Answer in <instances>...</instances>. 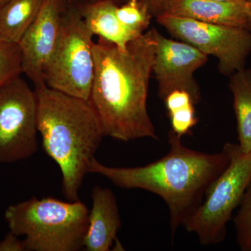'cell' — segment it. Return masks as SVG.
Returning a JSON list of instances; mask_svg holds the SVG:
<instances>
[{
  "mask_svg": "<svg viewBox=\"0 0 251 251\" xmlns=\"http://www.w3.org/2000/svg\"><path fill=\"white\" fill-rule=\"evenodd\" d=\"M156 17L157 22L178 40L194 46L207 56L215 57L222 75L229 76L245 68L251 52L249 31L171 15L160 14Z\"/></svg>",
  "mask_w": 251,
  "mask_h": 251,
  "instance_id": "7",
  "label": "cell"
},
{
  "mask_svg": "<svg viewBox=\"0 0 251 251\" xmlns=\"http://www.w3.org/2000/svg\"><path fill=\"white\" fill-rule=\"evenodd\" d=\"M230 161L208 190L204 201L183 224L197 235L203 246L224 242L227 224L251 183V152L244 153L236 144L226 143Z\"/></svg>",
  "mask_w": 251,
  "mask_h": 251,
  "instance_id": "6",
  "label": "cell"
},
{
  "mask_svg": "<svg viewBox=\"0 0 251 251\" xmlns=\"http://www.w3.org/2000/svg\"><path fill=\"white\" fill-rule=\"evenodd\" d=\"M156 47L153 73L158 84V96L163 100L175 90L186 91L195 103L201 101L200 86L193 74L208 61L209 56L194 46L162 35L155 29Z\"/></svg>",
  "mask_w": 251,
  "mask_h": 251,
  "instance_id": "9",
  "label": "cell"
},
{
  "mask_svg": "<svg viewBox=\"0 0 251 251\" xmlns=\"http://www.w3.org/2000/svg\"><path fill=\"white\" fill-rule=\"evenodd\" d=\"M218 1H234V0H218Z\"/></svg>",
  "mask_w": 251,
  "mask_h": 251,
  "instance_id": "24",
  "label": "cell"
},
{
  "mask_svg": "<svg viewBox=\"0 0 251 251\" xmlns=\"http://www.w3.org/2000/svg\"><path fill=\"white\" fill-rule=\"evenodd\" d=\"M92 206L89 212L88 227L84 240L87 251H109L121 227L122 221L116 198L108 188L94 186Z\"/></svg>",
  "mask_w": 251,
  "mask_h": 251,
  "instance_id": "12",
  "label": "cell"
},
{
  "mask_svg": "<svg viewBox=\"0 0 251 251\" xmlns=\"http://www.w3.org/2000/svg\"><path fill=\"white\" fill-rule=\"evenodd\" d=\"M89 212L80 200L32 197L10 205L4 218L11 232L24 236L27 251H78L83 249Z\"/></svg>",
  "mask_w": 251,
  "mask_h": 251,
  "instance_id": "4",
  "label": "cell"
},
{
  "mask_svg": "<svg viewBox=\"0 0 251 251\" xmlns=\"http://www.w3.org/2000/svg\"><path fill=\"white\" fill-rule=\"evenodd\" d=\"M0 251H27L24 241L19 236L9 231L2 240L0 241Z\"/></svg>",
  "mask_w": 251,
  "mask_h": 251,
  "instance_id": "21",
  "label": "cell"
},
{
  "mask_svg": "<svg viewBox=\"0 0 251 251\" xmlns=\"http://www.w3.org/2000/svg\"><path fill=\"white\" fill-rule=\"evenodd\" d=\"M156 47L154 28L130 41L125 51L100 38L94 43L90 101L104 137L123 142L158 140L147 107Z\"/></svg>",
  "mask_w": 251,
  "mask_h": 251,
  "instance_id": "1",
  "label": "cell"
},
{
  "mask_svg": "<svg viewBox=\"0 0 251 251\" xmlns=\"http://www.w3.org/2000/svg\"><path fill=\"white\" fill-rule=\"evenodd\" d=\"M93 36L79 9L66 6L58 40L44 72L47 87L90 100L94 75Z\"/></svg>",
  "mask_w": 251,
  "mask_h": 251,
  "instance_id": "5",
  "label": "cell"
},
{
  "mask_svg": "<svg viewBox=\"0 0 251 251\" xmlns=\"http://www.w3.org/2000/svg\"><path fill=\"white\" fill-rule=\"evenodd\" d=\"M115 1H122V2H125L127 0H115ZM142 2L145 3L149 6L150 8V11H151L153 9V8L156 7V6H158L160 4H161L162 2L165 1V0H140Z\"/></svg>",
  "mask_w": 251,
  "mask_h": 251,
  "instance_id": "22",
  "label": "cell"
},
{
  "mask_svg": "<svg viewBox=\"0 0 251 251\" xmlns=\"http://www.w3.org/2000/svg\"><path fill=\"white\" fill-rule=\"evenodd\" d=\"M44 0H8L0 6V40L17 44L39 14Z\"/></svg>",
  "mask_w": 251,
  "mask_h": 251,
  "instance_id": "15",
  "label": "cell"
},
{
  "mask_svg": "<svg viewBox=\"0 0 251 251\" xmlns=\"http://www.w3.org/2000/svg\"><path fill=\"white\" fill-rule=\"evenodd\" d=\"M168 138L169 152L158 161L144 166L116 168L94 158L89 173L101 175L120 188L145 190L160 196L169 209L173 239L176 229L202 204L230 158L226 144L221 152L206 153L186 148L171 130Z\"/></svg>",
  "mask_w": 251,
  "mask_h": 251,
  "instance_id": "2",
  "label": "cell"
},
{
  "mask_svg": "<svg viewBox=\"0 0 251 251\" xmlns=\"http://www.w3.org/2000/svg\"><path fill=\"white\" fill-rule=\"evenodd\" d=\"M249 1H250V2H251V0H249Z\"/></svg>",
  "mask_w": 251,
  "mask_h": 251,
  "instance_id": "25",
  "label": "cell"
},
{
  "mask_svg": "<svg viewBox=\"0 0 251 251\" xmlns=\"http://www.w3.org/2000/svg\"><path fill=\"white\" fill-rule=\"evenodd\" d=\"M168 117L171 120L172 131L179 138L190 134L198 122L195 105L170 112Z\"/></svg>",
  "mask_w": 251,
  "mask_h": 251,
  "instance_id": "19",
  "label": "cell"
},
{
  "mask_svg": "<svg viewBox=\"0 0 251 251\" xmlns=\"http://www.w3.org/2000/svg\"><path fill=\"white\" fill-rule=\"evenodd\" d=\"M7 1L8 0H0V6H2V5Z\"/></svg>",
  "mask_w": 251,
  "mask_h": 251,
  "instance_id": "23",
  "label": "cell"
},
{
  "mask_svg": "<svg viewBox=\"0 0 251 251\" xmlns=\"http://www.w3.org/2000/svg\"><path fill=\"white\" fill-rule=\"evenodd\" d=\"M34 90L43 148L60 169L64 197L79 201L82 182L104 137L98 115L90 100L46 85Z\"/></svg>",
  "mask_w": 251,
  "mask_h": 251,
  "instance_id": "3",
  "label": "cell"
},
{
  "mask_svg": "<svg viewBox=\"0 0 251 251\" xmlns=\"http://www.w3.org/2000/svg\"><path fill=\"white\" fill-rule=\"evenodd\" d=\"M64 0H44L39 14L18 43L23 74L35 89L46 85L44 72L58 40Z\"/></svg>",
  "mask_w": 251,
  "mask_h": 251,
  "instance_id": "10",
  "label": "cell"
},
{
  "mask_svg": "<svg viewBox=\"0 0 251 251\" xmlns=\"http://www.w3.org/2000/svg\"><path fill=\"white\" fill-rule=\"evenodd\" d=\"M22 57L17 44L0 40V87L21 76Z\"/></svg>",
  "mask_w": 251,
  "mask_h": 251,
  "instance_id": "17",
  "label": "cell"
},
{
  "mask_svg": "<svg viewBox=\"0 0 251 251\" xmlns=\"http://www.w3.org/2000/svg\"><path fill=\"white\" fill-rule=\"evenodd\" d=\"M115 0H94L79 9L87 27L98 36L125 51L130 41L140 36L120 22L116 14Z\"/></svg>",
  "mask_w": 251,
  "mask_h": 251,
  "instance_id": "13",
  "label": "cell"
},
{
  "mask_svg": "<svg viewBox=\"0 0 251 251\" xmlns=\"http://www.w3.org/2000/svg\"><path fill=\"white\" fill-rule=\"evenodd\" d=\"M163 100L166 105L168 114L179 109L196 105L191 94L183 90L173 91Z\"/></svg>",
  "mask_w": 251,
  "mask_h": 251,
  "instance_id": "20",
  "label": "cell"
},
{
  "mask_svg": "<svg viewBox=\"0 0 251 251\" xmlns=\"http://www.w3.org/2000/svg\"><path fill=\"white\" fill-rule=\"evenodd\" d=\"M37 97L21 76L0 87V163H14L36 153Z\"/></svg>",
  "mask_w": 251,
  "mask_h": 251,
  "instance_id": "8",
  "label": "cell"
},
{
  "mask_svg": "<svg viewBox=\"0 0 251 251\" xmlns=\"http://www.w3.org/2000/svg\"><path fill=\"white\" fill-rule=\"evenodd\" d=\"M151 13L155 16L171 15L240 28L251 33V2L249 0H165Z\"/></svg>",
  "mask_w": 251,
  "mask_h": 251,
  "instance_id": "11",
  "label": "cell"
},
{
  "mask_svg": "<svg viewBox=\"0 0 251 251\" xmlns=\"http://www.w3.org/2000/svg\"><path fill=\"white\" fill-rule=\"evenodd\" d=\"M234 224L238 246L243 251H251V183L238 206Z\"/></svg>",
  "mask_w": 251,
  "mask_h": 251,
  "instance_id": "18",
  "label": "cell"
},
{
  "mask_svg": "<svg viewBox=\"0 0 251 251\" xmlns=\"http://www.w3.org/2000/svg\"><path fill=\"white\" fill-rule=\"evenodd\" d=\"M116 14L124 25L140 35L148 29L152 17L148 5L140 0H127L117 6Z\"/></svg>",
  "mask_w": 251,
  "mask_h": 251,
  "instance_id": "16",
  "label": "cell"
},
{
  "mask_svg": "<svg viewBox=\"0 0 251 251\" xmlns=\"http://www.w3.org/2000/svg\"><path fill=\"white\" fill-rule=\"evenodd\" d=\"M229 77L237 119L238 146L242 153L251 152V69L244 68Z\"/></svg>",
  "mask_w": 251,
  "mask_h": 251,
  "instance_id": "14",
  "label": "cell"
}]
</instances>
